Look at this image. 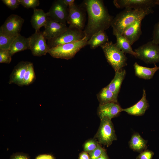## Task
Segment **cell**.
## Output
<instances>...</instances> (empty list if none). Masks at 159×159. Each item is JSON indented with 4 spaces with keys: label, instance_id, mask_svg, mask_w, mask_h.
Masks as SVG:
<instances>
[{
    "label": "cell",
    "instance_id": "6da1fadb",
    "mask_svg": "<svg viewBox=\"0 0 159 159\" xmlns=\"http://www.w3.org/2000/svg\"><path fill=\"white\" fill-rule=\"evenodd\" d=\"M84 4L88 14V21L84 31L89 40L94 34L105 31L110 26L113 19L101 0H86Z\"/></svg>",
    "mask_w": 159,
    "mask_h": 159
},
{
    "label": "cell",
    "instance_id": "5bb4252c",
    "mask_svg": "<svg viewBox=\"0 0 159 159\" xmlns=\"http://www.w3.org/2000/svg\"><path fill=\"white\" fill-rule=\"evenodd\" d=\"M122 111V108L118 103L110 102L99 105L97 114L100 120L104 118L111 120L119 115Z\"/></svg>",
    "mask_w": 159,
    "mask_h": 159
},
{
    "label": "cell",
    "instance_id": "d590c367",
    "mask_svg": "<svg viewBox=\"0 0 159 159\" xmlns=\"http://www.w3.org/2000/svg\"><path fill=\"white\" fill-rule=\"evenodd\" d=\"M35 159H54L52 155H42L37 156Z\"/></svg>",
    "mask_w": 159,
    "mask_h": 159
},
{
    "label": "cell",
    "instance_id": "836d02e7",
    "mask_svg": "<svg viewBox=\"0 0 159 159\" xmlns=\"http://www.w3.org/2000/svg\"><path fill=\"white\" fill-rule=\"evenodd\" d=\"M152 41L156 44H159V20L155 25L153 31V39Z\"/></svg>",
    "mask_w": 159,
    "mask_h": 159
},
{
    "label": "cell",
    "instance_id": "2e32d148",
    "mask_svg": "<svg viewBox=\"0 0 159 159\" xmlns=\"http://www.w3.org/2000/svg\"><path fill=\"white\" fill-rule=\"evenodd\" d=\"M149 105L146 99V91L143 90V94L141 99L133 106L125 109H122V111L128 114L135 116L143 115L148 109Z\"/></svg>",
    "mask_w": 159,
    "mask_h": 159
},
{
    "label": "cell",
    "instance_id": "8d00e7d4",
    "mask_svg": "<svg viewBox=\"0 0 159 159\" xmlns=\"http://www.w3.org/2000/svg\"><path fill=\"white\" fill-rule=\"evenodd\" d=\"M79 159H90V158L87 153L84 151L80 154Z\"/></svg>",
    "mask_w": 159,
    "mask_h": 159
},
{
    "label": "cell",
    "instance_id": "83f0119b",
    "mask_svg": "<svg viewBox=\"0 0 159 159\" xmlns=\"http://www.w3.org/2000/svg\"><path fill=\"white\" fill-rule=\"evenodd\" d=\"M99 144L97 140L95 138L88 140L84 145V151L90 153L97 148Z\"/></svg>",
    "mask_w": 159,
    "mask_h": 159
},
{
    "label": "cell",
    "instance_id": "d6986e66",
    "mask_svg": "<svg viewBox=\"0 0 159 159\" xmlns=\"http://www.w3.org/2000/svg\"><path fill=\"white\" fill-rule=\"evenodd\" d=\"M29 49V38H26L19 34L14 40L8 50L12 56L17 52Z\"/></svg>",
    "mask_w": 159,
    "mask_h": 159
},
{
    "label": "cell",
    "instance_id": "603a6c76",
    "mask_svg": "<svg viewBox=\"0 0 159 159\" xmlns=\"http://www.w3.org/2000/svg\"><path fill=\"white\" fill-rule=\"evenodd\" d=\"M147 141L138 133L133 134L129 142L130 148L133 151L141 152L146 149Z\"/></svg>",
    "mask_w": 159,
    "mask_h": 159
},
{
    "label": "cell",
    "instance_id": "e575fe53",
    "mask_svg": "<svg viewBox=\"0 0 159 159\" xmlns=\"http://www.w3.org/2000/svg\"><path fill=\"white\" fill-rule=\"evenodd\" d=\"M10 159H29L27 156L21 154H16L12 156Z\"/></svg>",
    "mask_w": 159,
    "mask_h": 159
},
{
    "label": "cell",
    "instance_id": "ab89813d",
    "mask_svg": "<svg viewBox=\"0 0 159 159\" xmlns=\"http://www.w3.org/2000/svg\"><path fill=\"white\" fill-rule=\"evenodd\" d=\"M156 4H157V5H159V0H157Z\"/></svg>",
    "mask_w": 159,
    "mask_h": 159
},
{
    "label": "cell",
    "instance_id": "f546056e",
    "mask_svg": "<svg viewBox=\"0 0 159 159\" xmlns=\"http://www.w3.org/2000/svg\"><path fill=\"white\" fill-rule=\"evenodd\" d=\"M19 1L20 4L27 9L36 8L40 4L39 0H19Z\"/></svg>",
    "mask_w": 159,
    "mask_h": 159
},
{
    "label": "cell",
    "instance_id": "4dcf8cb0",
    "mask_svg": "<svg viewBox=\"0 0 159 159\" xmlns=\"http://www.w3.org/2000/svg\"><path fill=\"white\" fill-rule=\"evenodd\" d=\"M105 151V149L103 148L100 144H99L94 150L89 153L90 159H97Z\"/></svg>",
    "mask_w": 159,
    "mask_h": 159
},
{
    "label": "cell",
    "instance_id": "44dd1931",
    "mask_svg": "<svg viewBox=\"0 0 159 159\" xmlns=\"http://www.w3.org/2000/svg\"><path fill=\"white\" fill-rule=\"evenodd\" d=\"M113 34L116 37L115 44L117 47L124 53L130 54L137 58V53L133 50L131 45L126 39L122 34L115 31H113Z\"/></svg>",
    "mask_w": 159,
    "mask_h": 159
},
{
    "label": "cell",
    "instance_id": "30bf717a",
    "mask_svg": "<svg viewBox=\"0 0 159 159\" xmlns=\"http://www.w3.org/2000/svg\"><path fill=\"white\" fill-rule=\"evenodd\" d=\"M24 20L20 16L12 14L9 16L1 26L0 31L11 36L20 34Z\"/></svg>",
    "mask_w": 159,
    "mask_h": 159
},
{
    "label": "cell",
    "instance_id": "9c48e42d",
    "mask_svg": "<svg viewBox=\"0 0 159 159\" xmlns=\"http://www.w3.org/2000/svg\"><path fill=\"white\" fill-rule=\"evenodd\" d=\"M69 11V7L63 0H57L53 2L47 13L52 19L66 24Z\"/></svg>",
    "mask_w": 159,
    "mask_h": 159
},
{
    "label": "cell",
    "instance_id": "ac0fdd59",
    "mask_svg": "<svg viewBox=\"0 0 159 159\" xmlns=\"http://www.w3.org/2000/svg\"><path fill=\"white\" fill-rule=\"evenodd\" d=\"M48 18L47 13L42 9L34 8L30 22L35 32L39 31L40 28L44 27Z\"/></svg>",
    "mask_w": 159,
    "mask_h": 159
},
{
    "label": "cell",
    "instance_id": "9a60e30c",
    "mask_svg": "<svg viewBox=\"0 0 159 159\" xmlns=\"http://www.w3.org/2000/svg\"><path fill=\"white\" fill-rule=\"evenodd\" d=\"M30 62L21 61L15 66L9 76V84L23 86V81L28 65Z\"/></svg>",
    "mask_w": 159,
    "mask_h": 159
},
{
    "label": "cell",
    "instance_id": "7a4b0ae2",
    "mask_svg": "<svg viewBox=\"0 0 159 159\" xmlns=\"http://www.w3.org/2000/svg\"><path fill=\"white\" fill-rule=\"evenodd\" d=\"M153 12V9H125L113 18L111 24L113 31L122 34L127 27L139 20L143 19L146 16Z\"/></svg>",
    "mask_w": 159,
    "mask_h": 159
},
{
    "label": "cell",
    "instance_id": "52a82bcc",
    "mask_svg": "<svg viewBox=\"0 0 159 159\" xmlns=\"http://www.w3.org/2000/svg\"><path fill=\"white\" fill-rule=\"evenodd\" d=\"M138 58L147 64L159 63V45L152 41L135 49Z\"/></svg>",
    "mask_w": 159,
    "mask_h": 159
},
{
    "label": "cell",
    "instance_id": "3957f363",
    "mask_svg": "<svg viewBox=\"0 0 159 159\" xmlns=\"http://www.w3.org/2000/svg\"><path fill=\"white\" fill-rule=\"evenodd\" d=\"M108 63L115 72L120 71L127 65V58L124 53L112 42H108L100 46Z\"/></svg>",
    "mask_w": 159,
    "mask_h": 159
},
{
    "label": "cell",
    "instance_id": "5b68a950",
    "mask_svg": "<svg viewBox=\"0 0 159 159\" xmlns=\"http://www.w3.org/2000/svg\"><path fill=\"white\" fill-rule=\"evenodd\" d=\"M95 138L99 144L108 147L117 138L111 120L104 118L100 120V125Z\"/></svg>",
    "mask_w": 159,
    "mask_h": 159
},
{
    "label": "cell",
    "instance_id": "cb8c5ba5",
    "mask_svg": "<svg viewBox=\"0 0 159 159\" xmlns=\"http://www.w3.org/2000/svg\"><path fill=\"white\" fill-rule=\"evenodd\" d=\"M99 105L110 102L118 103V96L106 86L102 88L97 95Z\"/></svg>",
    "mask_w": 159,
    "mask_h": 159
},
{
    "label": "cell",
    "instance_id": "1f68e13d",
    "mask_svg": "<svg viewBox=\"0 0 159 159\" xmlns=\"http://www.w3.org/2000/svg\"><path fill=\"white\" fill-rule=\"evenodd\" d=\"M3 3L10 9L14 10L20 4L19 0H2Z\"/></svg>",
    "mask_w": 159,
    "mask_h": 159
},
{
    "label": "cell",
    "instance_id": "74e56055",
    "mask_svg": "<svg viewBox=\"0 0 159 159\" xmlns=\"http://www.w3.org/2000/svg\"><path fill=\"white\" fill-rule=\"evenodd\" d=\"M64 2L68 6H72L74 4V0H63Z\"/></svg>",
    "mask_w": 159,
    "mask_h": 159
},
{
    "label": "cell",
    "instance_id": "f1b7e54d",
    "mask_svg": "<svg viewBox=\"0 0 159 159\" xmlns=\"http://www.w3.org/2000/svg\"><path fill=\"white\" fill-rule=\"evenodd\" d=\"M11 56L8 50L0 49V63L9 64L11 60Z\"/></svg>",
    "mask_w": 159,
    "mask_h": 159
},
{
    "label": "cell",
    "instance_id": "277c9868",
    "mask_svg": "<svg viewBox=\"0 0 159 159\" xmlns=\"http://www.w3.org/2000/svg\"><path fill=\"white\" fill-rule=\"evenodd\" d=\"M85 37L82 39L50 48L48 53L52 57L67 60L74 57L76 53L87 45Z\"/></svg>",
    "mask_w": 159,
    "mask_h": 159
},
{
    "label": "cell",
    "instance_id": "8fae6325",
    "mask_svg": "<svg viewBox=\"0 0 159 159\" xmlns=\"http://www.w3.org/2000/svg\"><path fill=\"white\" fill-rule=\"evenodd\" d=\"M155 0H115V6L118 9H149L157 5Z\"/></svg>",
    "mask_w": 159,
    "mask_h": 159
},
{
    "label": "cell",
    "instance_id": "7c38bea8",
    "mask_svg": "<svg viewBox=\"0 0 159 159\" xmlns=\"http://www.w3.org/2000/svg\"><path fill=\"white\" fill-rule=\"evenodd\" d=\"M69 7L67 22L69 26L83 30L85 27V12L82 9L74 4Z\"/></svg>",
    "mask_w": 159,
    "mask_h": 159
},
{
    "label": "cell",
    "instance_id": "484cf974",
    "mask_svg": "<svg viewBox=\"0 0 159 159\" xmlns=\"http://www.w3.org/2000/svg\"><path fill=\"white\" fill-rule=\"evenodd\" d=\"M35 79L36 76L33 64L30 62L28 66L23 79V86H27L32 84Z\"/></svg>",
    "mask_w": 159,
    "mask_h": 159
},
{
    "label": "cell",
    "instance_id": "ffe728a7",
    "mask_svg": "<svg viewBox=\"0 0 159 159\" xmlns=\"http://www.w3.org/2000/svg\"><path fill=\"white\" fill-rule=\"evenodd\" d=\"M135 75L140 78L145 80L152 79L156 72L159 69V67L154 64L153 68H149L140 65L137 62L134 64Z\"/></svg>",
    "mask_w": 159,
    "mask_h": 159
},
{
    "label": "cell",
    "instance_id": "4316f807",
    "mask_svg": "<svg viewBox=\"0 0 159 159\" xmlns=\"http://www.w3.org/2000/svg\"><path fill=\"white\" fill-rule=\"evenodd\" d=\"M16 36L9 35L0 31V49L9 50Z\"/></svg>",
    "mask_w": 159,
    "mask_h": 159
},
{
    "label": "cell",
    "instance_id": "f35d334b",
    "mask_svg": "<svg viewBox=\"0 0 159 159\" xmlns=\"http://www.w3.org/2000/svg\"><path fill=\"white\" fill-rule=\"evenodd\" d=\"M97 159H110L108 156L106 150L104 151L102 154Z\"/></svg>",
    "mask_w": 159,
    "mask_h": 159
},
{
    "label": "cell",
    "instance_id": "8992f818",
    "mask_svg": "<svg viewBox=\"0 0 159 159\" xmlns=\"http://www.w3.org/2000/svg\"><path fill=\"white\" fill-rule=\"evenodd\" d=\"M85 37L84 30L69 26L67 29L59 36L48 40L47 44L50 49L62 44L80 40Z\"/></svg>",
    "mask_w": 159,
    "mask_h": 159
},
{
    "label": "cell",
    "instance_id": "d6a6232c",
    "mask_svg": "<svg viewBox=\"0 0 159 159\" xmlns=\"http://www.w3.org/2000/svg\"><path fill=\"white\" fill-rule=\"evenodd\" d=\"M154 154L152 151L146 149L140 152L136 159H152Z\"/></svg>",
    "mask_w": 159,
    "mask_h": 159
},
{
    "label": "cell",
    "instance_id": "e0dca14e",
    "mask_svg": "<svg viewBox=\"0 0 159 159\" xmlns=\"http://www.w3.org/2000/svg\"><path fill=\"white\" fill-rule=\"evenodd\" d=\"M143 19L139 20L126 28L122 34L132 45L139 38L142 34L141 24Z\"/></svg>",
    "mask_w": 159,
    "mask_h": 159
},
{
    "label": "cell",
    "instance_id": "4fadbf2b",
    "mask_svg": "<svg viewBox=\"0 0 159 159\" xmlns=\"http://www.w3.org/2000/svg\"><path fill=\"white\" fill-rule=\"evenodd\" d=\"M44 27L43 34L46 39L48 40L59 36L68 28L66 24L54 20L49 17Z\"/></svg>",
    "mask_w": 159,
    "mask_h": 159
},
{
    "label": "cell",
    "instance_id": "ba28073f",
    "mask_svg": "<svg viewBox=\"0 0 159 159\" xmlns=\"http://www.w3.org/2000/svg\"><path fill=\"white\" fill-rule=\"evenodd\" d=\"M30 49L32 55L40 57L45 55L50 49L42 32H35L28 37Z\"/></svg>",
    "mask_w": 159,
    "mask_h": 159
},
{
    "label": "cell",
    "instance_id": "d4e9b609",
    "mask_svg": "<svg viewBox=\"0 0 159 159\" xmlns=\"http://www.w3.org/2000/svg\"><path fill=\"white\" fill-rule=\"evenodd\" d=\"M109 42L108 37L105 31H100L93 34L88 41L87 45L94 49Z\"/></svg>",
    "mask_w": 159,
    "mask_h": 159
},
{
    "label": "cell",
    "instance_id": "7402d4cb",
    "mask_svg": "<svg viewBox=\"0 0 159 159\" xmlns=\"http://www.w3.org/2000/svg\"><path fill=\"white\" fill-rule=\"evenodd\" d=\"M126 74V71L125 69H122L120 71L115 72V74L114 78L107 86L111 91L117 96Z\"/></svg>",
    "mask_w": 159,
    "mask_h": 159
}]
</instances>
